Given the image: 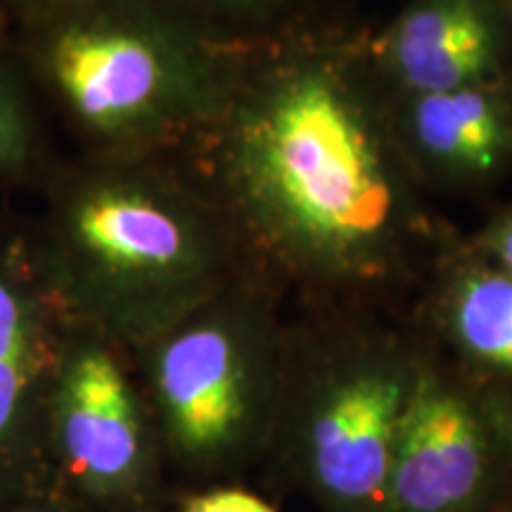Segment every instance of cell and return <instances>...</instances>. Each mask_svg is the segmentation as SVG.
<instances>
[{"mask_svg":"<svg viewBox=\"0 0 512 512\" xmlns=\"http://www.w3.org/2000/svg\"><path fill=\"white\" fill-rule=\"evenodd\" d=\"M126 347L74 325L50 377L41 434L79 482L117 489L136 477L145 456V403Z\"/></svg>","mask_w":512,"mask_h":512,"instance_id":"obj_6","label":"cell"},{"mask_svg":"<svg viewBox=\"0 0 512 512\" xmlns=\"http://www.w3.org/2000/svg\"><path fill=\"white\" fill-rule=\"evenodd\" d=\"M505 5H508V10H510V15H512V0H505Z\"/></svg>","mask_w":512,"mask_h":512,"instance_id":"obj_18","label":"cell"},{"mask_svg":"<svg viewBox=\"0 0 512 512\" xmlns=\"http://www.w3.org/2000/svg\"><path fill=\"white\" fill-rule=\"evenodd\" d=\"M370 60L392 95L453 91L512 74L505 0H406L377 34Z\"/></svg>","mask_w":512,"mask_h":512,"instance_id":"obj_8","label":"cell"},{"mask_svg":"<svg viewBox=\"0 0 512 512\" xmlns=\"http://www.w3.org/2000/svg\"><path fill=\"white\" fill-rule=\"evenodd\" d=\"M467 242L484 259H489L491 264L512 275V204L498 211L494 219Z\"/></svg>","mask_w":512,"mask_h":512,"instance_id":"obj_14","label":"cell"},{"mask_svg":"<svg viewBox=\"0 0 512 512\" xmlns=\"http://www.w3.org/2000/svg\"><path fill=\"white\" fill-rule=\"evenodd\" d=\"M394 124L430 195L491 188L512 171V74L453 91L394 95Z\"/></svg>","mask_w":512,"mask_h":512,"instance_id":"obj_9","label":"cell"},{"mask_svg":"<svg viewBox=\"0 0 512 512\" xmlns=\"http://www.w3.org/2000/svg\"><path fill=\"white\" fill-rule=\"evenodd\" d=\"M247 36L190 0H50L5 24L48 121L102 157L188 152L226 105Z\"/></svg>","mask_w":512,"mask_h":512,"instance_id":"obj_3","label":"cell"},{"mask_svg":"<svg viewBox=\"0 0 512 512\" xmlns=\"http://www.w3.org/2000/svg\"><path fill=\"white\" fill-rule=\"evenodd\" d=\"M226 27L240 34H256L309 17L316 0H190Z\"/></svg>","mask_w":512,"mask_h":512,"instance_id":"obj_13","label":"cell"},{"mask_svg":"<svg viewBox=\"0 0 512 512\" xmlns=\"http://www.w3.org/2000/svg\"><path fill=\"white\" fill-rule=\"evenodd\" d=\"M69 328L29 219L0 209V475L41 437L48 384Z\"/></svg>","mask_w":512,"mask_h":512,"instance_id":"obj_7","label":"cell"},{"mask_svg":"<svg viewBox=\"0 0 512 512\" xmlns=\"http://www.w3.org/2000/svg\"><path fill=\"white\" fill-rule=\"evenodd\" d=\"M330 358L304 403L311 465L330 494L380 501L418 363L382 344H356Z\"/></svg>","mask_w":512,"mask_h":512,"instance_id":"obj_5","label":"cell"},{"mask_svg":"<svg viewBox=\"0 0 512 512\" xmlns=\"http://www.w3.org/2000/svg\"><path fill=\"white\" fill-rule=\"evenodd\" d=\"M31 235L74 325L138 349L252 271L183 155H60Z\"/></svg>","mask_w":512,"mask_h":512,"instance_id":"obj_2","label":"cell"},{"mask_svg":"<svg viewBox=\"0 0 512 512\" xmlns=\"http://www.w3.org/2000/svg\"><path fill=\"white\" fill-rule=\"evenodd\" d=\"M29 512H38V510H29Z\"/></svg>","mask_w":512,"mask_h":512,"instance_id":"obj_19","label":"cell"},{"mask_svg":"<svg viewBox=\"0 0 512 512\" xmlns=\"http://www.w3.org/2000/svg\"><path fill=\"white\" fill-rule=\"evenodd\" d=\"M46 3H50V0H0V22H15V19Z\"/></svg>","mask_w":512,"mask_h":512,"instance_id":"obj_16","label":"cell"},{"mask_svg":"<svg viewBox=\"0 0 512 512\" xmlns=\"http://www.w3.org/2000/svg\"><path fill=\"white\" fill-rule=\"evenodd\" d=\"M368 36L309 17L249 34L221 114L183 152L278 290L384 294L458 238L403 155Z\"/></svg>","mask_w":512,"mask_h":512,"instance_id":"obj_1","label":"cell"},{"mask_svg":"<svg viewBox=\"0 0 512 512\" xmlns=\"http://www.w3.org/2000/svg\"><path fill=\"white\" fill-rule=\"evenodd\" d=\"M249 271L162 335L140 344L147 389L171 444L195 458L238 444L268 387V302Z\"/></svg>","mask_w":512,"mask_h":512,"instance_id":"obj_4","label":"cell"},{"mask_svg":"<svg viewBox=\"0 0 512 512\" xmlns=\"http://www.w3.org/2000/svg\"><path fill=\"white\" fill-rule=\"evenodd\" d=\"M494 415H498V418L503 420L505 432H508V437L512 441V399L501 403V406H494Z\"/></svg>","mask_w":512,"mask_h":512,"instance_id":"obj_17","label":"cell"},{"mask_svg":"<svg viewBox=\"0 0 512 512\" xmlns=\"http://www.w3.org/2000/svg\"><path fill=\"white\" fill-rule=\"evenodd\" d=\"M484 411L437 368L418 363L394 441L387 494L403 512L463 508L484 482Z\"/></svg>","mask_w":512,"mask_h":512,"instance_id":"obj_10","label":"cell"},{"mask_svg":"<svg viewBox=\"0 0 512 512\" xmlns=\"http://www.w3.org/2000/svg\"><path fill=\"white\" fill-rule=\"evenodd\" d=\"M62 152L0 22V192L38 190Z\"/></svg>","mask_w":512,"mask_h":512,"instance_id":"obj_12","label":"cell"},{"mask_svg":"<svg viewBox=\"0 0 512 512\" xmlns=\"http://www.w3.org/2000/svg\"><path fill=\"white\" fill-rule=\"evenodd\" d=\"M425 280L434 313L460 356L512 380V275L456 238Z\"/></svg>","mask_w":512,"mask_h":512,"instance_id":"obj_11","label":"cell"},{"mask_svg":"<svg viewBox=\"0 0 512 512\" xmlns=\"http://www.w3.org/2000/svg\"><path fill=\"white\" fill-rule=\"evenodd\" d=\"M185 512H275L271 505L261 501L247 491L223 489L211 494L197 496L188 503Z\"/></svg>","mask_w":512,"mask_h":512,"instance_id":"obj_15","label":"cell"}]
</instances>
